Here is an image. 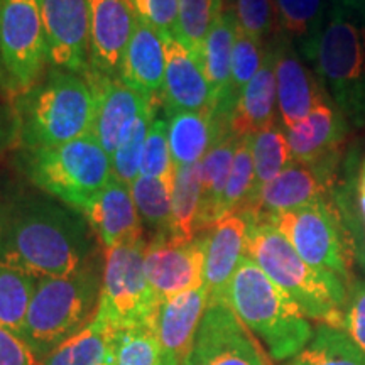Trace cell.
<instances>
[{
	"mask_svg": "<svg viewBox=\"0 0 365 365\" xmlns=\"http://www.w3.org/2000/svg\"><path fill=\"white\" fill-rule=\"evenodd\" d=\"M93 252L91 227L78 210L51 198L16 200L2 210L0 264L39 277L80 271Z\"/></svg>",
	"mask_w": 365,
	"mask_h": 365,
	"instance_id": "6da1fadb",
	"label": "cell"
},
{
	"mask_svg": "<svg viewBox=\"0 0 365 365\" xmlns=\"http://www.w3.org/2000/svg\"><path fill=\"white\" fill-rule=\"evenodd\" d=\"M95 97L83 75L53 68L21 91L14 103V132L22 150L54 148L88 135Z\"/></svg>",
	"mask_w": 365,
	"mask_h": 365,
	"instance_id": "7a4b0ae2",
	"label": "cell"
},
{
	"mask_svg": "<svg viewBox=\"0 0 365 365\" xmlns=\"http://www.w3.org/2000/svg\"><path fill=\"white\" fill-rule=\"evenodd\" d=\"M225 303L276 362L298 355L314 333L294 299L247 255L228 284Z\"/></svg>",
	"mask_w": 365,
	"mask_h": 365,
	"instance_id": "3957f363",
	"label": "cell"
},
{
	"mask_svg": "<svg viewBox=\"0 0 365 365\" xmlns=\"http://www.w3.org/2000/svg\"><path fill=\"white\" fill-rule=\"evenodd\" d=\"M245 255L294 299L308 319L344 328L346 282L303 261L271 223L249 218Z\"/></svg>",
	"mask_w": 365,
	"mask_h": 365,
	"instance_id": "277c9868",
	"label": "cell"
},
{
	"mask_svg": "<svg viewBox=\"0 0 365 365\" xmlns=\"http://www.w3.org/2000/svg\"><path fill=\"white\" fill-rule=\"evenodd\" d=\"M304 53L323 90L349 124L365 127V14L333 2L325 24Z\"/></svg>",
	"mask_w": 365,
	"mask_h": 365,
	"instance_id": "5b68a950",
	"label": "cell"
},
{
	"mask_svg": "<svg viewBox=\"0 0 365 365\" xmlns=\"http://www.w3.org/2000/svg\"><path fill=\"white\" fill-rule=\"evenodd\" d=\"M100 287L102 282L90 262L68 276L39 277L26 317L22 339L41 362L93 319Z\"/></svg>",
	"mask_w": 365,
	"mask_h": 365,
	"instance_id": "8992f818",
	"label": "cell"
},
{
	"mask_svg": "<svg viewBox=\"0 0 365 365\" xmlns=\"http://www.w3.org/2000/svg\"><path fill=\"white\" fill-rule=\"evenodd\" d=\"M22 168L33 185L80 210L112 178V158L93 135L54 148L22 150Z\"/></svg>",
	"mask_w": 365,
	"mask_h": 365,
	"instance_id": "52a82bcc",
	"label": "cell"
},
{
	"mask_svg": "<svg viewBox=\"0 0 365 365\" xmlns=\"http://www.w3.org/2000/svg\"><path fill=\"white\" fill-rule=\"evenodd\" d=\"M144 237L105 249V266L95 317L112 330L153 328L159 301L144 271Z\"/></svg>",
	"mask_w": 365,
	"mask_h": 365,
	"instance_id": "ba28073f",
	"label": "cell"
},
{
	"mask_svg": "<svg viewBox=\"0 0 365 365\" xmlns=\"http://www.w3.org/2000/svg\"><path fill=\"white\" fill-rule=\"evenodd\" d=\"M262 222L271 223L309 266L349 281V249L344 227L336 210L325 198Z\"/></svg>",
	"mask_w": 365,
	"mask_h": 365,
	"instance_id": "9c48e42d",
	"label": "cell"
},
{
	"mask_svg": "<svg viewBox=\"0 0 365 365\" xmlns=\"http://www.w3.org/2000/svg\"><path fill=\"white\" fill-rule=\"evenodd\" d=\"M48 61L43 0H0V66L11 88L34 85Z\"/></svg>",
	"mask_w": 365,
	"mask_h": 365,
	"instance_id": "30bf717a",
	"label": "cell"
},
{
	"mask_svg": "<svg viewBox=\"0 0 365 365\" xmlns=\"http://www.w3.org/2000/svg\"><path fill=\"white\" fill-rule=\"evenodd\" d=\"M182 365H271V360L227 303H208Z\"/></svg>",
	"mask_w": 365,
	"mask_h": 365,
	"instance_id": "8fae6325",
	"label": "cell"
},
{
	"mask_svg": "<svg viewBox=\"0 0 365 365\" xmlns=\"http://www.w3.org/2000/svg\"><path fill=\"white\" fill-rule=\"evenodd\" d=\"M207 232L193 240L156 234L145 245L144 271L156 299L161 301L203 286Z\"/></svg>",
	"mask_w": 365,
	"mask_h": 365,
	"instance_id": "7c38bea8",
	"label": "cell"
},
{
	"mask_svg": "<svg viewBox=\"0 0 365 365\" xmlns=\"http://www.w3.org/2000/svg\"><path fill=\"white\" fill-rule=\"evenodd\" d=\"M43 22L48 61L85 76L90 70L88 0H43Z\"/></svg>",
	"mask_w": 365,
	"mask_h": 365,
	"instance_id": "4fadbf2b",
	"label": "cell"
},
{
	"mask_svg": "<svg viewBox=\"0 0 365 365\" xmlns=\"http://www.w3.org/2000/svg\"><path fill=\"white\" fill-rule=\"evenodd\" d=\"M85 78L95 97V118L90 134L112 158L140 113L156 103V98L145 97L120 80L108 78L91 70Z\"/></svg>",
	"mask_w": 365,
	"mask_h": 365,
	"instance_id": "5bb4252c",
	"label": "cell"
},
{
	"mask_svg": "<svg viewBox=\"0 0 365 365\" xmlns=\"http://www.w3.org/2000/svg\"><path fill=\"white\" fill-rule=\"evenodd\" d=\"M346 130L349 122L335 105H317L303 120L286 129L293 161L312 166L333 181Z\"/></svg>",
	"mask_w": 365,
	"mask_h": 365,
	"instance_id": "9a60e30c",
	"label": "cell"
},
{
	"mask_svg": "<svg viewBox=\"0 0 365 365\" xmlns=\"http://www.w3.org/2000/svg\"><path fill=\"white\" fill-rule=\"evenodd\" d=\"M90 70L117 78L122 58L137 24L129 0H88Z\"/></svg>",
	"mask_w": 365,
	"mask_h": 365,
	"instance_id": "2e32d148",
	"label": "cell"
},
{
	"mask_svg": "<svg viewBox=\"0 0 365 365\" xmlns=\"http://www.w3.org/2000/svg\"><path fill=\"white\" fill-rule=\"evenodd\" d=\"M331 182L330 178L314 168L291 161L239 212L245 213L250 220H269L282 212L323 200Z\"/></svg>",
	"mask_w": 365,
	"mask_h": 365,
	"instance_id": "e0dca14e",
	"label": "cell"
},
{
	"mask_svg": "<svg viewBox=\"0 0 365 365\" xmlns=\"http://www.w3.org/2000/svg\"><path fill=\"white\" fill-rule=\"evenodd\" d=\"M163 41L166 71L161 97L168 113L215 110V97L203 71L202 59L171 36H163Z\"/></svg>",
	"mask_w": 365,
	"mask_h": 365,
	"instance_id": "ac0fdd59",
	"label": "cell"
},
{
	"mask_svg": "<svg viewBox=\"0 0 365 365\" xmlns=\"http://www.w3.org/2000/svg\"><path fill=\"white\" fill-rule=\"evenodd\" d=\"M78 212L86 218L105 249L144 237L130 186L115 176H112L102 190L91 195Z\"/></svg>",
	"mask_w": 365,
	"mask_h": 365,
	"instance_id": "d6986e66",
	"label": "cell"
},
{
	"mask_svg": "<svg viewBox=\"0 0 365 365\" xmlns=\"http://www.w3.org/2000/svg\"><path fill=\"white\" fill-rule=\"evenodd\" d=\"M249 218L242 212H232L207 230L203 284L208 303H225L232 277L245 257Z\"/></svg>",
	"mask_w": 365,
	"mask_h": 365,
	"instance_id": "ffe728a7",
	"label": "cell"
},
{
	"mask_svg": "<svg viewBox=\"0 0 365 365\" xmlns=\"http://www.w3.org/2000/svg\"><path fill=\"white\" fill-rule=\"evenodd\" d=\"M272 53L277 110L284 129H291L317 105L327 102V91H322V86L286 39L277 41L272 46Z\"/></svg>",
	"mask_w": 365,
	"mask_h": 365,
	"instance_id": "44dd1931",
	"label": "cell"
},
{
	"mask_svg": "<svg viewBox=\"0 0 365 365\" xmlns=\"http://www.w3.org/2000/svg\"><path fill=\"white\" fill-rule=\"evenodd\" d=\"M207 307L208 291L205 284L159 303L154 319V335L161 354L173 355L181 360L182 365V360L193 345Z\"/></svg>",
	"mask_w": 365,
	"mask_h": 365,
	"instance_id": "7402d4cb",
	"label": "cell"
},
{
	"mask_svg": "<svg viewBox=\"0 0 365 365\" xmlns=\"http://www.w3.org/2000/svg\"><path fill=\"white\" fill-rule=\"evenodd\" d=\"M166 54L163 36L156 27L137 17L134 33L122 58L118 80L149 98H158L164 83Z\"/></svg>",
	"mask_w": 365,
	"mask_h": 365,
	"instance_id": "603a6c76",
	"label": "cell"
},
{
	"mask_svg": "<svg viewBox=\"0 0 365 365\" xmlns=\"http://www.w3.org/2000/svg\"><path fill=\"white\" fill-rule=\"evenodd\" d=\"M168 115V143L176 170L198 164L230 132L228 120L215 110L173 112Z\"/></svg>",
	"mask_w": 365,
	"mask_h": 365,
	"instance_id": "cb8c5ba5",
	"label": "cell"
},
{
	"mask_svg": "<svg viewBox=\"0 0 365 365\" xmlns=\"http://www.w3.org/2000/svg\"><path fill=\"white\" fill-rule=\"evenodd\" d=\"M276 70L272 48H269L261 70L249 81L237 100L230 115V132L240 139L254 135L255 132L276 122Z\"/></svg>",
	"mask_w": 365,
	"mask_h": 365,
	"instance_id": "d4e9b609",
	"label": "cell"
},
{
	"mask_svg": "<svg viewBox=\"0 0 365 365\" xmlns=\"http://www.w3.org/2000/svg\"><path fill=\"white\" fill-rule=\"evenodd\" d=\"M237 29H239V24H237L234 11L225 9L208 33L202 54H200L203 71L215 97V112L225 120H228L225 115V100L228 86H230L232 54H234Z\"/></svg>",
	"mask_w": 365,
	"mask_h": 365,
	"instance_id": "484cf974",
	"label": "cell"
},
{
	"mask_svg": "<svg viewBox=\"0 0 365 365\" xmlns=\"http://www.w3.org/2000/svg\"><path fill=\"white\" fill-rule=\"evenodd\" d=\"M240 137L232 132L223 135L198 163V176L202 185V213L200 232H207L220 220V203L225 191L228 175Z\"/></svg>",
	"mask_w": 365,
	"mask_h": 365,
	"instance_id": "4316f807",
	"label": "cell"
},
{
	"mask_svg": "<svg viewBox=\"0 0 365 365\" xmlns=\"http://www.w3.org/2000/svg\"><path fill=\"white\" fill-rule=\"evenodd\" d=\"M115 333L93 317L83 330L56 346L41 365H98L113 350Z\"/></svg>",
	"mask_w": 365,
	"mask_h": 365,
	"instance_id": "83f0119b",
	"label": "cell"
},
{
	"mask_svg": "<svg viewBox=\"0 0 365 365\" xmlns=\"http://www.w3.org/2000/svg\"><path fill=\"white\" fill-rule=\"evenodd\" d=\"M202 213V185H200L198 164L180 168L176 171L173 188L171 218L166 235L176 240H193L200 232Z\"/></svg>",
	"mask_w": 365,
	"mask_h": 365,
	"instance_id": "f1b7e54d",
	"label": "cell"
},
{
	"mask_svg": "<svg viewBox=\"0 0 365 365\" xmlns=\"http://www.w3.org/2000/svg\"><path fill=\"white\" fill-rule=\"evenodd\" d=\"M287 365H365V352L344 328L319 323L309 344Z\"/></svg>",
	"mask_w": 365,
	"mask_h": 365,
	"instance_id": "f546056e",
	"label": "cell"
},
{
	"mask_svg": "<svg viewBox=\"0 0 365 365\" xmlns=\"http://www.w3.org/2000/svg\"><path fill=\"white\" fill-rule=\"evenodd\" d=\"M249 140L255 175L254 191L252 196H250V200H252L262 186L272 181L287 164L293 161V156H291L286 129L277 122L255 132L254 135L249 137Z\"/></svg>",
	"mask_w": 365,
	"mask_h": 365,
	"instance_id": "4dcf8cb0",
	"label": "cell"
},
{
	"mask_svg": "<svg viewBox=\"0 0 365 365\" xmlns=\"http://www.w3.org/2000/svg\"><path fill=\"white\" fill-rule=\"evenodd\" d=\"M36 282L31 274L0 264V327L22 336Z\"/></svg>",
	"mask_w": 365,
	"mask_h": 365,
	"instance_id": "1f68e13d",
	"label": "cell"
},
{
	"mask_svg": "<svg viewBox=\"0 0 365 365\" xmlns=\"http://www.w3.org/2000/svg\"><path fill=\"white\" fill-rule=\"evenodd\" d=\"M173 188L175 181L148 176H139L130 185V193L140 220L158 234H166L170 227Z\"/></svg>",
	"mask_w": 365,
	"mask_h": 365,
	"instance_id": "d6a6232c",
	"label": "cell"
},
{
	"mask_svg": "<svg viewBox=\"0 0 365 365\" xmlns=\"http://www.w3.org/2000/svg\"><path fill=\"white\" fill-rule=\"evenodd\" d=\"M225 11V0H180L176 38L200 58L205 39Z\"/></svg>",
	"mask_w": 365,
	"mask_h": 365,
	"instance_id": "836d02e7",
	"label": "cell"
},
{
	"mask_svg": "<svg viewBox=\"0 0 365 365\" xmlns=\"http://www.w3.org/2000/svg\"><path fill=\"white\" fill-rule=\"evenodd\" d=\"M266 53L267 49H264L262 39H257L254 36L244 33L242 29H237L234 54H232L230 86H228L225 100V115L228 117V122H230V115L234 112L240 93L249 85V81L257 75V71L261 70Z\"/></svg>",
	"mask_w": 365,
	"mask_h": 365,
	"instance_id": "e575fe53",
	"label": "cell"
},
{
	"mask_svg": "<svg viewBox=\"0 0 365 365\" xmlns=\"http://www.w3.org/2000/svg\"><path fill=\"white\" fill-rule=\"evenodd\" d=\"M281 29L308 46L317 38L327 16V0H274Z\"/></svg>",
	"mask_w": 365,
	"mask_h": 365,
	"instance_id": "d590c367",
	"label": "cell"
},
{
	"mask_svg": "<svg viewBox=\"0 0 365 365\" xmlns=\"http://www.w3.org/2000/svg\"><path fill=\"white\" fill-rule=\"evenodd\" d=\"M154 118H156V103H153L148 110L140 113L129 134L124 137L115 153L112 154V176L129 186L140 175L145 140H148Z\"/></svg>",
	"mask_w": 365,
	"mask_h": 365,
	"instance_id": "8d00e7d4",
	"label": "cell"
},
{
	"mask_svg": "<svg viewBox=\"0 0 365 365\" xmlns=\"http://www.w3.org/2000/svg\"><path fill=\"white\" fill-rule=\"evenodd\" d=\"M254 180L255 175L250 140L249 137H242L239 145H237L230 175H228L225 191L222 196L220 218L232 212H239L247 205L254 191Z\"/></svg>",
	"mask_w": 365,
	"mask_h": 365,
	"instance_id": "74e56055",
	"label": "cell"
},
{
	"mask_svg": "<svg viewBox=\"0 0 365 365\" xmlns=\"http://www.w3.org/2000/svg\"><path fill=\"white\" fill-rule=\"evenodd\" d=\"M161 349L153 328H134L115 333L112 365H159Z\"/></svg>",
	"mask_w": 365,
	"mask_h": 365,
	"instance_id": "f35d334b",
	"label": "cell"
},
{
	"mask_svg": "<svg viewBox=\"0 0 365 365\" xmlns=\"http://www.w3.org/2000/svg\"><path fill=\"white\" fill-rule=\"evenodd\" d=\"M176 166L173 163L170 143H168V120L154 118L140 163V175L148 178L175 181Z\"/></svg>",
	"mask_w": 365,
	"mask_h": 365,
	"instance_id": "ab89813d",
	"label": "cell"
},
{
	"mask_svg": "<svg viewBox=\"0 0 365 365\" xmlns=\"http://www.w3.org/2000/svg\"><path fill=\"white\" fill-rule=\"evenodd\" d=\"M234 14L239 29L262 41L277 22L274 0H234Z\"/></svg>",
	"mask_w": 365,
	"mask_h": 365,
	"instance_id": "60d3db41",
	"label": "cell"
},
{
	"mask_svg": "<svg viewBox=\"0 0 365 365\" xmlns=\"http://www.w3.org/2000/svg\"><path fill=\"white\" fill-rule=\"evenodd\" d=\"M137 17L149 22L163 36L176 38L180 0H129Z\"/></svg>",
	"mask_w": 365,
	"mask_h": 365,
	"instance_id": "b9f144b4",
	"label": "cell"
},
{
	"mask_svg": "<svg viewBox=\"0 0 365 365\" xmlns=\"http://www.w3.org/2000/svg\"><path fill=\"white\" fill-rule=\"evenodd\" d=\"M344 330L365 352V282L355 286L346 299Z\"/></svg>",
	"mask_w": 365,
	"mask_h": 365,
	"instance_id": "7bdbcfd3",
	"label": "cell"
},
{
	"mask_svg": "<svg viewBox=\"0 0 365 365\" xmlns=\"http://www.w3.org/2000/svg\"><path fill=\"white\" fill-rule=\"evenodd\" d=\"M0 365H41L21 335L0 327Z\"/></svg>",
	"mask_w": 365,
	"mask_h": 365,
	"instance_id": "ee69618b",
	"label": "cell"
},
{
	"mask_svg": "<svg viewBox=\"0 0 365 365\" xmlns=\"http://www.w3.org/2000/svg\"><path fill=\"white\" fill-rule=\"evenodd\" d=\"M335 2L344 6L345 9H349V11L365 14V0H335Z\"/></svg>",
	"mask_w": 365,
	"mask_h": 365,
	"instance_id": "f6af8a7d",
	"label": "cell"
},
{
	"mask_svg": "<svg viewBox=\"0 0 365 365\" xmlns=\"http://www.w3.org/2000/svg\"><path fill=\"white\" fill-rule=\"evenodd\" d=\"M357 190H359V196H362V198H365V159H364L362 168H360V173H359Z\"/></svg>",
	"mask_w": 365,
	"mask_h": 365,
	"instance_id": "bcb514c9",
	"label": "cell"
},
{
	"mask_svg": "<svg viewBox=\"0 0 365 365\" xmlns=\"http://www.w3.org/2000/svg\"><path fill=\"white\" fill-rule=\"evenodd\" d=\"M159 365H181V360L173 357V355L161 354V359H159Z\"/></svg>",
	"mask_w": 365,
	"mask_h": 365,
	"instance_id": "7dc6e473",
	"label": "cell"
},
{
	"mask_svg": "<svg viewBox=\"0 0 365 365\" xmlns=\"http://www.w3.org/2000/svg\"><path fill=\"white\" fill-rule=\"evenodd\" d=\"M359 207H360V213H362V218L365 223V198H362V196H359Z\"/></svg>",
	"mask_w": 365,
	"mask_h": 365,
	"instance_id": "c3c4849f",
	"label": "cell"
},
{
	"mask_svg": "<svg viewBox=\"0 0 365 365\" xmlns=\"http://www.w3.org/2000/svg\"><path fill=\"white\" fill-rule=\"evenodd\" d=\"M112 364H113V350L107 355V357H105L103 362H100L98 365H112Z\"/></svg>",
	"mask_w": 365,
	"mask_h": 365,
	"instance_id": "681fc988",
	"label": "cell"
},
{
	"mask_svg": "<svg viewBox=\"0 0 365 365\" xmlns=\"http://www.w3.org/2000/svg\"><path fill=\"white\" fill-rule=\"evenodd\" d=\"M0 244H2V208H0Z\"/></svg>",
	"mask_w": 365,
	"mask_h": 365,
	"instance_id": "f907efd6",
	"label": "cell"
}]
</instances>
